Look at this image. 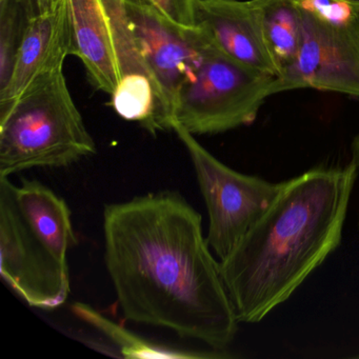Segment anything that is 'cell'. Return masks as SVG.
<instances>
[{
  "instance_id": "obj_19",
  "label": "cell",
  "mask_w": 359,
  "mask_h": 359,
  "mask_svg": "<svg viewBox=\"0 0 359 359\" xmlns=\"http://www.w3.org/2000/svg\"><path fill=\"white\" fill-rule=\"evenodd\" d=\"M337 1L348 4V5L352 6L353 8L359 11V0H337Z\"/></svg>"
},
{
  "instance_id": "obj_18",
  "label": "cell",
  "mask_w": 359,
  "mask_h": 359,
  "mask_svg": "<svg viewBox=\"0 0 359 359\" xmlns=\"http://www.w3.org/2000/svg\"><path fill=\"white\" fill-rule=\"evenodd\" d=\"M351 151H352V161L354 163V165H356L359 173V134H357L356 137L353 140Z\"/></svg>"
},
{
  "instance_id": "obj_11",
  "label": "cell",
  "mask_w": 359,
  "mask_h": 359,
  "mask_svg": "<svg viewBox=\"0 0 359 359\" xmlns=\"http://www.w3.org/2000/svg\"><path fill=\"white\" fill-rule=\"evenodd\" d=\"M72 55L87 70L92 85L112 95L118 85V62L104 0H68Z\"/></svg>"
},
{
  "instance_id": "obj_13",
  "label": "cell",
  "mask_w": 359,
  "mask_h": 359,
  "mask_svg": "<svg viewBox=\"0 0 359 359\" xmlns=\"http://www.w3.org/2000/svg\"><path fill=\"white\" fill-rule=\"evenodd\" d=\"M264 28L279 76L295 60L302 39V15L297 0H262Z\"/></svg>"
},
{
  "instance_id": "obj_3",
  "label": "cell",
  "mask_w": 359,
  "mask_h": 359,
  "mask_svg": "<svg viewBox=\"0 0 359 359\" xmlns=\"http://www.w3.org/2000/svg\"><path fill=\"white\" fill-rule=\"evenodd\" d=\"M95 152L62 69L0 108V177L32 168L69 167Z\"/></svg>"
},
{
  "instance_id": "obj_12",
  "label": "cell",
  "mask_w": 359,
  "mask_h": 359,
  "mask_svg": "<svg viewBox=\"0 0 359 359\" xmlns=\"http://www.w3.org/2000/svg\"><path fill=\"white\" fill-rule=\"evenodd\" d=\"M18 207L33 232L62 264L77 238L66 201L37 180H24L14 188Z\"/></svg>"
},
{
  "instance_id": "obj_5",
  "label": "cell",
  "mask_w": 359,
  "mask_h": 359,
  "mask_svg": "<svg viewBox=\"0 0 359 359\" xmlns=\"http://www.w3.org/2000/svg\"><path fill=\"white\" fill-rule=\"evenodd\" d=\"M274 79L229 57L208 37L194 79L180 90L172 128L212 135L251 125L272 96Z\"/></svg>"
},
{
  "instance_id": "obj_20",
  "label": "cell",
  "mask_w": 359,
  "mask_h": 359,
  "mask_svg": "<svg viewBox=\"0 0 359 359\" xmlns=\"http://www.w3.org/2000/svg\"><path fill=\"white\" fill-rule=\"evenodd\" d=\"M22 3H24V4H25V0H22ZM25 6H26V5H25Z\"/></svg>"
},
{
  "instance_id": "obj_9",
  "label": "cell",
  "mask_w": 359,
  "mask_h": 359,
  "mask_svg": "<svg viewBox=\"0 0 359 359\" xmlns=\"http://www.w3.org/2000/svg\"><path fill=\"white\" fill-rule=\"evenodd\" d=\"M195 20L229 57L275 79L279 76L264 34L262 0H196Z\"/></svg>"
},
{
  "instance_id": "obj_15",
  "label": "cell",
  "mask_w": 359,
  "mask_h": 359,
  "mask_svg": "<svg viewBox=\"0 0 359 359\" xmlns=\"http://www.w3.org/2000/svg\"><path fill=\"white\" fill-rule=\"evenodd\" d=\"M29 20L22 0H0V91L11 79Z\"/></svg>"
},
{
  "instance_id": "obj_17",
  "label": "cell",
  "mask_w": 359,
  "mask_h": 359,
  "mask_svg": "<svg viewBox=\"0 0 359 359\" xmlns=\"http://www.w3.org/2000/svg\"><path fill=\"white\" fill-rule=\"evenodd\" d=\"M62 0H25L29 20L57 9Z\"/></svg>"
},
{
  "instance_id": "obj_10",
  "label": "cell",
  "mask_w": 359,
  "mask_h": 359,
  "mask_svg": "<svg viewBox=\"0 0 359 359\" xmlns=\"http://www.w3.org/2000/svg\"><path fill=\"white\" fill-rule=\"evenodd\" d=\"M72 55L68 0L29 20L9 83L0 91V108L18 100L37 79L64 68Z\"/></svg>"
},
{
  "instance_id": "obj_7",
  "label": "cell",
  "mask_w": 359,
  "mask_h": 359,
  "mask_svg": "<svg viewBox=\"0 0 359 359\" xmlns=\"http://www.w3.org/2000/svg\"><path fill=\"white\" fill-rule=\"evenodd\" d=\"M123 5L128 28L156 87V114L149 132L172 130L178 95L194 79L207 35L198 27L170 22L142 0H123Z\"/></svg>"
},
{
  "instance_id": "obj_6",
  "label": "cell",
  "mask_w": 359,
  "mask_h": 359,
  "mask_svg": "<svg viewBox=\"0 0 359 359\" xmlns=\"http://www.w3.org/2000/svg\"><path fill=\"white\" fill-rule=\"evenodd\" d=\"M172 131L188 150L209 216L207 241L219 259L226 257L260 219L280 191L283 182L245 175L218 161L182 126Z\"/></svg>"
},
{
  "instance_id": "obj_14",
  "label": "cell",
  "mask_w": 359,
  "mask_h": 359,
  "mask_svg": "<svg viewBox=\"0 0 359 359\" xmlns=\"http://www.w3.org/2000/svg\"><path fill=\"white\" fill-rule=\"evenodd\" d=\"M73 312L79 318L91 325L92 327L102 332L121 351L123 357L128 358H196V357H208L203 354L182 352L155 346L135 334L128 331L126 327L106 318L97 311L92 309L83 302H76L72 306Z\"/></svg>"
},
{
  "instance_id": "obj_4",
  "label": "cell",
  "mask_w": 359,
  "mask_h": 359,
  "mask_svg": "<svg viewBox=\"0 0 359 359\" xmlns=\"http://www.w3.org/2000/svg\"><path fill=\"white\" fill-rule=\"evenodd\" d=\"M302 39L271 95L298 89L359 98V11L337 0H297Z\"/></svg>"
},
{
  "instance_id": "obj_8",
  "label": "cell",
  "mask_w": 359,
  "mask_h": 359,
  "mask_svg": "<svg viewBox=\"0 0 359 359\" xmlns=\"http://www.w3.org/2000/svg\"><path fill=\"white\" fill-rule=\"evenodd\" d=\"M9 177H0V274L33 308L54 310L70 294L69 266L62 264L25 219Z\"/></svg>"
},
{
  "instance_id": "obj_1",
  "label": "cell",
  "mask_w": 359,
  "mask_h": 359,
  "mask_svg": "<svg viewBox=\"0 0 359 359\" xmlns=\"http://www.w3.org/2000/svg\"><path fill=\"white\" fill-rule=\"evenodd\" d=\"M104 262L123 316L203 342L232 344L238 317L201 216L176 192L150 193L104 211Z\"/></svg>"
},
{
  "instance_id": "obj_16",
  "label": "cell",
  "mask_w": 359,
  "mask_h": 359,
  "mask_svg": "<svg viewBox=\"0 0 359 359\" xmlns=\"http://www.w3.org/2000/svg\"><path fill=\"white\" fill-rule=\"evenodd\" d=\"M170 22L184 27L195 28V1L196 0H142Z\"/></svg>"
},
{
  "instance_id": "obj_2",
  "label": "cell",
  "mask_w": 359,
  "mask_h": 359,
  "mask_svg": "<svg viewBox=\"0 0 359 359\" xmlns=\"http://www.w3.org/2000/svg\"><path fill=\"white\" fill-rule=\"evenodd\" d=\"M357 175L351 161L283 182L266 213L220 259L239 323L262 321L339 247Z\"/></svg>"
}]
</instances>
